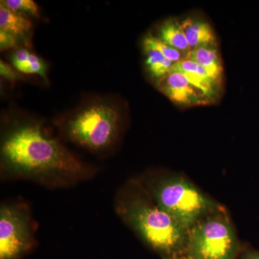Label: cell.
<instances>
[{
  "label": "cell",
  "instance_id": "1",
  "mask_svg": "<svg viewBox=\"0 0 259 259\" xmlns=\"http://www.w3.org/2000/svg\"><path fill=\"white\" fill-rule=\"evenodd\" d=\"M0 170L3 178L54 188L74 185L95 173L49 134L41 120L20 112L10 113L2 122Z\"/></svg>",
  "mask_w": 259,
  "mask_h": 259
},
{
  "label": "cell",
  "instance_id": "2",
  "mask_svg": "<svg viewBox=\"0 0 259 259\" xmlns=\"http://www.w3.org/2000/svg\"><path fill=\"white\" fill-rule=\"evenodd\" d=\"M115 209L122 222L162 259L185 255L189 231L160 207L137 178L118 190Z\"/></svg>",
  "mask_w": 259,
  "mask_h": 259
},
{
  "label": "cell",
  "instance_id": "14",
  "mask_svg": "<svg viewBox=\"0 0 259 259\" xmlns=\"http://www.w3.org/2000/svg\"><path fill=\"white\" fill-rule=\"evenodd\" d=\"M142 47L143 49H152V50L158 51L174 64H176L186 58L185 54L174 49L173 47L167 45L151 32H147L143 37Z\"/></svg>",
  "mask_w": 259,
  "mask_h": 259
},
{
  "label": "cell",
  "instance_id": "3",
  "mask_svg": "<svg viewBox=\"0 0 259 259\" xmlns=\"http://www.w3.org/2000/svg\"><path fill=\"white\" fill-rule=\"evenodd\" d=\"M124 112L120 100L113 95H90L61 115L54 125L69 142L102 154L111 151L120 141Z\"/></svg>",
  "mask_w": 259,
  "mask_h": 259
},
{
  "label": "cell",
  "instance_id": "12",
  "mask_svg": "<svg viewBox=\"0 0 259 259\" xmlns=\"http://www.w3.org/2000/svg\"><path fill=\"white\" fill-rule=\"evenodd\" d=\"M32 28L28 16L0 4V30L18 37H25Z\"/></svg>",
  "mask_w": 259,
  "mask_h": 259
},
{
  "label": "cell",
  "instance_id": "16",
  "mask_svg": "<svg viewBox=\"0 0 259 259\" xmlns=\"http://www.w3.org/2000/svg\"><path fill=\"white\" fill-rule=\"evenodd\" d=\"M31 52L28 49L20 48L16 49L10 58L12 66L20 74H29V59Z\"/></svg>",
  "mask_w": 259,
  "mask_h": 259
},
{
  "label": "cell",
  "instance_id": "7",
  "mask_svg": "<svg viewBox=\"0 0 259 259\" xmlns=\"http://www.w3.org/2000/svg\"><path fill=\"white\" fill-rule=\"evenodd\" d=\"M156 88L179 107H190L211 104L203 94L182 73L171 71L156 84Z\"/></svg>",
  "mask_w": 259,
  "mask_h": 259
},
{
  "label": "cell",
  "instance_id": "18",
  "mask_svg": "<svg viewBox=\"0 0 259 259\" xmlns=\"http://www.w3.org/2000/svg\"><path fill=\"white\" fill-rule=\"evenodd\" d=\"M18 72L13 66L5 62V61H0V75L3 79L15 82L18 80L20 79L21 75Z\"/></svg>",
  "mask_w": 259,
  "mask_h": 259
},
{
  "label": "cell",
  "instance_id": "10",
  "mask_svg": "<svg viewBox=\"0 0 259 259\" xmlns=\"http://www.w3.org/2000/svg\"><path fill=\"white\" fill-rule=\"evenodd\" d=\"M186 58L202 66L214 81L222 85L223 66L218 47L197 48L191 51Z\"/></svg>",
  "mask_w": 259,
  "mask_h": 259
},
{
  "label": "cell",
  "instance_id": "19",
  "mask_svg": "<svg viewBox=\"0 0 259 259\" xmlns=\"http://www.w3.org/2000/svg\"><path fill=\"white\" fill-rule=\"evenodd\" d=\"M18 39L9 32L0 30V49L5 51L15 49L18 44Z\"/></svg>",
  "mask_w": 259,
  "mask_h": 259
},
{
  "label": "cell",
  "instance_id": "15",
  "mask_svg": "<svg viewBox=\"0 0 259 259\" xmlns=\"http://www.w3.org/2000/svg\"><path fill=\"white\" fill-rule=\"evenodd\" d=\"M0 4L22 14L29 15L35 18H40V9L33 0H2Z\"/></svg>",
  "mask_w": 259,
  "mask_h": 259
},
{
  "label": "cell",
  "instance_id": "20",
  "mask_svg": "<svg viewBox=\"0 0 259 259\" xmlns=\"http://www.w3.org/2000/svg\"><path fill=\"white\" fill-rule=\"evenodd\" d=\"M240 259H259V250L250 247H243Z\"/></svg>",
  "mask_w": 259,
  "mask_h": 259
},
{
  "label": "cell",
  "instance_id": "13",
  "mask_svg": "<svg viewBox=\"0 0 259 259\" xmlns=\"http://www.w3.org/2000/svg\"><path fill=\"white\" fill-rule=\"evenodd\" d=\"M143 51L145 56V70L156 85L171 72L175 64L158 51L152 49H143Z\"/></svg>",
  "mask_w": 259,
  "mask_h": 259
},
{
  "label": "cell",
  "instance_id": "6",
  "mask_svg": "<svg viewBox=\"0 0 259 259\" xmlns=\"http://www.w3.org/2000/svg\"><path fill=\"white\" fill-rule=\"evenodd\" d=\"M35 246L28 205L8 202L0 207V259H22Z\"/></svg>",
  "mask_w": 259,
  "mask_h": 259
},
{
  "label": "cell",
  "instance_id": "8",
  "mask_svg": "<svg viewBox=\"0 0 259 259\" xmlns=\"http://www.w3.org/2000/svg\"><path fill=\"white\" fill-rule=\"evenodd\" d=\"M172 71L182 73L192 85L210 101L216 102L221 96L222 85L214 81L198 64L190 59H182L175 64Z\"/></svg>",
  "mask_w": 259,
  "mask_h": 259
},
{
  "label": "cell",
  "instance_id": "11",
  "mask_svg": "<svg viewBox=\"0 0 259 259\" xmlns=\"http://www.w3.org/2000/svg\"><path fill=\"white\" fill-rule=\"evenodd\" d=\"M155 35L167 45L185 54L186 57L191 51L182 24L176 18H170L162 22Z\"/></svg>",
  "mask_w": 259,
  "mask_h": 259
},
{
  "label": "cell",
  "instance_id": "5",
  "mask_svg": "<svg viewBox=\"0 0 259 259\" xmlns=\"http://www.w3.org/2000/svg\"><path fill=\"white\" fill-rule=\"evenodd\" d=\"M243 248L224 208L202 218L189 230L185 255L190 259H236Z\"/></svg>",
  "mask_w": 259,
  "mask_h": 259
},
{
  "label": "cell",
  "instance_id": "4",
  "mask_svg": "<svg viewBox=\"0 0 259 259\" xmlns=\"http://www.w3.org/2000/svg\"><path fill=\"white\" fill-rule=\"evenodd\" d=\"M137 179L160 207L187 231L202 218L224 209L181 174L148 171Z\"/></svg>",
  "mask_w": 259,
  "mask_h": 259
},
{
  "label": "cell",
  "instance_id": "21",
  "mask_svg": "<svg viewBox=\"0 0 259 259\" xmlns=\"http://www.w3.org/2000/svg\"><path fill=\"white\" fill-rule=\"evenodd\" d=\"M174 259H190L188 257L186 256V255H183V256L177 257L176 258Z\"/></svg>",
  "mask_w": 259,
  "mask_h": 259
},
{
  "label": "cell",
  "instance_id": "17",
  "mask_svg": "<svg viewBox=\"0 0 259 259\" xmlns=\"http://www.w3.org/2000/svg\"><path fill=\"white\" fill-rule=\"evenodd\" d=\"M29 74L38 75L42 79H47V65L41 58L30 54L29 59Z\"/></svg>",
  "mask_w": 259,
  "mask_h": 259
},
{
  "label": "cell",
  "instance_id": "9",
  "mask_svg": "<svg viewBox=\"0 0 259 259\" xmlns=\"http://www.w3.org/2000/svg\"><path fill=\"white\" fill-rule=\"evenodd\" d=\"M191 51L199 47H218L217 37L210 24L203 19L189 16L180 20Z\"/></svg>",
  "mask_w": 259,
  "mask_h": 259
}]
</instances>
